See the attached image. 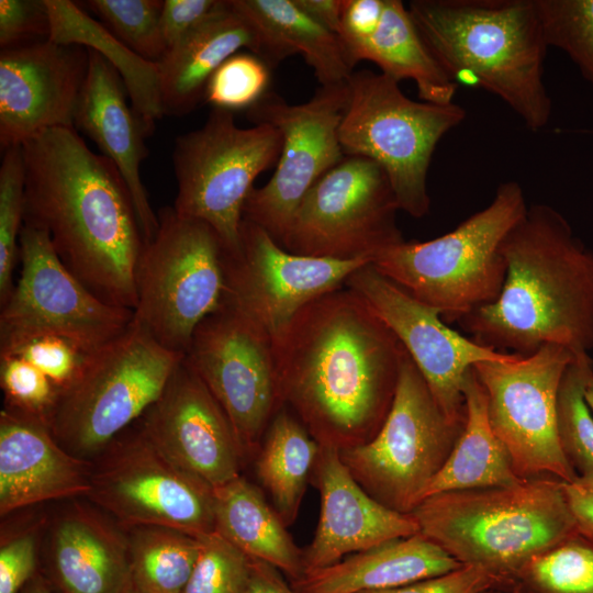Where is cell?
I'll return each instance as SVG.
<instances>
[{
  "mask_svg": "<svg viewBox=\"0 0 593 593\" xmlns=\"http://www.w3.org/2000/svg\"><path fill=\"white\" fill-rule=\"evenodd\" d=\"M507 593H593V540L577 533L530 558Z\"/></svg>",
  "mask_w": 593,
  "mask_h": 593,
  "instance_id": "e575fe53",
  "label": "cell"
},
{
  "mask_svg": "<svg viewBox=\"0 0 593 593\" xmlns=\"http://www.w3.org/2000/svg\"><path fill=\"white\" fill-rule=\"evenodd\" d=\"M562 488L578 533L593 540V475H578Z\"/></svg>",
  "mask_w": 593,
  "mask_h": 593,
  "instance_id": "681fc988",
  "label": "cell"
},
{
  "mask_svg": "<svg viewBox=\"0 0 593 593\" xmlns=\"http://www.w3.org/2000/svg\"><path fill=\"white\" fill-rule=\"evenodd\" d=\"M518 182L501 183L491 203L455 230L426 242L402 240L371 265L416 300L439 311L446 323L494 302L503 288L502 244L527 211Z\"/></svg>",
  "mask_w": 593,
  "mask_h": 593,
  "instance_id": "8992f818",
  "label": "cell"
},
{
  "mask_svg": "<svg viewBox=\"0 0 593 593\" xmlns=\"http://www.w3.org/2000/svg\"><path fill=\"white\" fill-rule=\"evenodd\" d=\"M281 396L320 446L362 445L391 409L404 347L346 286L303 307L273 342Z\"/></svg>",
  "mask_w": 593,
  "mask_h": 593,
  "instance_id": "6da1fadb",
  "label": "cell"
},
{
  "mask_svg": "<svg viewBox=\"0 0 593 593\" xmlns=\"http://www.w3.org/2000/svg\"><path fill=\"white\" fill-rule=\"evenodd\" d=\"M348 104L338 138L345 155L362 156L387 172L399 208L415 219L430 209L427 175L439 141L466 118L454 103L414 101L399 81L370 69L347 79Z\"/></svg>",
  "mask_w": 593,
  "mask_h": 593,
  "instance_id": "ba28073f",
  "label": "cell"
},
{
  "mask_svg": "<svg viewBox=\"0 0 593 593\" xmlns=\"http://www.w3.org/2000/svg\"><path fill=\"white\" fill-rule=\"evenodd\" d=\"M507 583L501 577L477 566L462 564L450 572L398 588L360 593H506Z\"/></svg>",
  "mask_w": 593,
  "mask_h": 593,
  "instance_id": "f6af8a7d",
  "label": "cell"
},
{
  "mask_svg": "<svg viewBox=\"0 0 593 593\" xmlns=\"http://www.w3.org/2000/svg\"><path fill=\"white\" fill-rule=\"evenodd\" d=\"M294 2L314 21L338 35L344 0H294Z\"/></svg>",
  "mask_w": 593,
  "mask_h": 593,
  "instance_id": "816d5d0a",
  "label": "cell"
},
{
  "mask_svg": "<svg viewBox=\"0 0 593 593\" xmlns=\"http://www.w3.org/2000/svg\"><path fill=\"white\" fill-rule=\"evenodd\" d=\"M411 514L419 533L461 564L504 579L506 593L524 563L578 533L562 481L552 475L434 494Z\"/></svg>",
  "mask_w": 593,
  "mask_h": 593,
  "instance_id": "5b68a950",
  "label": "cell"
},
{
  "mask_svg": "<svg viewBox=\"0 0 593 593\" xmlns=\"http://www.w3.org/2000/svg\"><path fill=\"white\" fill-rule=\"evenodd\" d=\"M0 355H16L42 371L59 391L78 376L88 354L58 336L29 339Z\"/></svg>",
  "mask_w": 593,
  "mask_h": 593,
  "instance_id": "7bdbcfd3",
  "label": "cell"
},
{
  "mask_svg": "<svg viewBox=\"0 0 593 593\" xmlns=\"http://www.w3.org/2000/svg\"><path fill=\"white\" fill-rule=\"evenodd\" d=\"M320 448L286 406L267 428L256 455V473L286 526L296 519Z\"/></svg>",
  "mask_w": 593,
  "mask_h": 593,
  "instance_id": "d6a6232c",
  "label": "cell"
},
{
  "mask_svg": "<svg viewBox=\"0 0 593 593\" xmlns=\"http://www.w3.org/2000/svg\"><path fill=\"white\" fill-rule=\"evenodd\" d=\"M410 15L448 77L504 101L537 132L552 103L544 82L546 44L535 0H413Z\"/></svg>",
  "mask_w": 593,
  "mask_h": 593,
  "instance_id": "277c9868",
  "label": "cell"
},
{
  "mask_svg": "<svg viewBox=\"0 0 593 593\" xmlns=\"http://www.w3.org/2000/svg\"><path fill=\"white\" fill-rule=\"evenodd\" d=\"M383 10L384 0H344L338 36L349 60L351 52L376 33Z\"/></svg>",
  "mask_w": 593,
  "mask_h": 593,
  "instance_id": "c3c4849f",
  "label": "cell"
},
{
  "mask_svg": "<svg viewBox=\"0 0 593 593\" xmlns=\"http://www.w3.org/2000/svg\"><path fill=\"white\" fill-rule=\"evenodd\" d=\"M312 474L321 496V512L314 537L303 550L304 572L419 533L412 514L384 506L362 489L342 461L338 449L321 446Z\"/></svg>",
  "mask_w": 593,
  "mask_h": 593,
  "instance_id": "7402d4cb",
  "label": "cell"
},
{
  "mask_svg": "<svg viewBox=\"0 0 593 593\" xmlns=\"http://www.w3.org/2000/svg\"><path fill=\"white\" fill-rule=\"evenodd\" d=\"M499 298L460 318L493 350L530 356L546 345L593 357V249L555 208L528 205L507 233Z\"/></svg>",
  "mask_w": 593,
  "mask_h": 593,
  "instance_id": "3957f363",
  "label": "cell"
},
{
  "mask_svg": "<svg viewBox=\"0 0 593 593\" xmlns=\"http://www.w3.org/2000/svg\"><path fill=\"white\" fill-rule=\"evenodd\" d=\"M220 0H164L160 27L167 51L200 26Z\"/></svg>",
  "mask_w": 593,
  "mask_h": 593,
  "instance_id": "7dc6e473",
  "label": "cell"
},
{
  "mask_svg": "<svg viewBox=\"0 0 593 593\" xmlns=\"http://www.w3.org/2000/svg\"><path fill=\"white\" fill-rule=\"evenodd\" d=\"M126 593H139V592H137V591H135L134 589L131 588Z\"/></svg>",
  "mask_w": 593,
  "mask_h": 593,
  "instance_id": "11a10c76",
  "label": "cell"
},
{
  "mask_svg": "<svg viewBox=\"0 0 593 593\" xmlns=\"http://www.w3.org/2000/svg\"><path fill=\"white\" fill-rule=\"evenodd\" d=\"M137 422L165 457L213 489L240 475L244 459L231 422L184 356Z\"/></svg>",
  "mask_w": 593,
  "mask_h": 593,
  "instance_id": "44dd1931",
  "label": "cell"
},
{
  "mask_svg": "<svg viewBox=\"0 0 593 593\" xmlns=\"http://www.w3.org/2000/svg\"><path fill=\"white\" fill-rule=\"evenodd\" d=\"M461 566L439 545L418 533L306 571L291 580L290 585L296 593H360L402 586Z\"/></svg>",
  "mask_w": 593,
  "mask_h": 593,
  "instance_id": "4316f807",
  "label": "cell"
},
{
  "mask_svg": "<svg viewBox=\"0 0 593 593\" xmlns=\"http://www.w3.org/2000/svg\"><path fill=\"white\" fill-rule=\"evenodd\" d=\"M214 517L215 530L248 557L273 566L290 581L304 573L303 550L261 491L244 477L214 488Z\"/></svg>",
  "mask_w": 593,
  "mask_h": 593,
  "instance_id": "f1b7e54d",
  "label": "cell"
},
{
  "mask_svg": "<svg viewBox=\"0 0 593 593\" xmlns=\"http://www.w3.org/2000/svg\"><path fill=\"white\" fill-rule=\"evenodd\" d=\"M25 169L22 148L3 150L0 167V306L8 300L19 261V240L24 225Z\"/></svg>",
  "mask_w": 593,
  "mask_h": 593,
  "instance_id": "f35d334b",
  "label": "cell"
},
{
  "mask_svg": "<svg viewBox=\"0 0 593 593\" xmlns=\"http://www.w3.org/2000/svg\"><path fill=\"white\" fill-rule=\"evenodd\" d=\"M91 461L68 452L34 417L0 412V514L37 503L87 496Z\"/></svg>",
  "mask_w": 593,
  "mask_h": 593,
  "instance_id": "603a6c76",
  "label": "cell"
},
{
  "mask_svg": "<svg viewBox=\"0 0 593 593\" xmlns=\"http://www.w3.org/2000/svg\"><path fill=\"white\" fill-rule=\"evenodd\" d=\"M184 359L230 419L243 459L256 456L284 406L272 339L223 303L198 325Z\"/></svg>",
  "mask_w": 593,
  "mask_h": 593,
  "instance_id": "2e32d148",
  "label": "cell"
},
{
  "mask_svg": "<svg viewBox=\"0 0 593 593\" xmlns=\"http://www.w3.org/2000/svg\"><path fill=\"white\" fill-rule=\"evenodd\" d=\"M157 216V232L145 243L136 269L132 322L184 355L198 325L223 305L225 247L209 224L172 206Z\"/></svg>",
  "mask_w": 593,
  "mask_h": 593,
  "instance_id": "9c48e42d",
  "label": "cell"
},
{
  "mask_svg": "<svg viewBox=\"0 0 593 593\" xmlns=\"http://www.w3.org/2000/svg\"><path fill=\"white\" fill-rule=\"evenodd\" d=\"M574 358L567 348L546 345L530 356L473 366L486 393L490 425L521 479L552 475L572 482L578 477L557 432L558 391Z\"/></svg>",
  "mask_w": 593,
  "mask_h": 593,
  "instance_id": "e0dca14e",
  "label": "cell"
},
{
  "mask_svg": "<svg viewBox=\"0 0 593 593\" xmlns=\"http://www.w3.org/2000/svg\"><path fill=\"white\" fill-rule=\"evenodd\" d=\"M0 383L5 409L48 424L60 391L42 371L16 355H0Z\"/></svg>",
  "mask_w": 593,
  "mask_h": 593,
  "instance_id": "b9f144b4",
  "label": "cell"
},
{
  "mask_svg": "<svg viewBox=\"0 0 593 593\" xmlns=\"http://www.w3.org/2000/svg\"><path fill=\"white\" fill-rule=\"evenodd\" d=\"M465 423L449 419L405 350L385 421L367 443L339 450L355 480L374 500L404 514L423 501Z\"/></svg>",
  "mask_w": 593,
  "mask_h": 593,
  "instance_id": "30bf717a",
  "label": "cell"
},
{
  "mask_svg": "<svg viewBox=\"0 0 593 593\" xmlns=\"http://www.w3.org/2000/svg\"><path fill=\"white\" fill-rule=\"evenodd\" d=\"M282 135L269 124L239 127L215 109L198 130L179 135L172 150L175 211L209 224L226 250L239 245L243 208L256 178L277 165Z\"/></svg>",
  "mask_w": 593,
  "mask_h": 593,
  "instance_id": "8fae6325",
  "label": "cell"
},
{
  "mask_svg": "<svg viewBox=\"0 0 593 593\" xmlns=\"http://www.w3.org/2000/svg\"><path fill=\"white\" fill-rule=\"evenodd\" d=\"M19 261V279L1 305L0 353L49 335L90 354L131 325L133 311L93 294L64 265L43 231L23 225Z\"/></svg>",
  "mask_w": 593,
  "mask_h": 593,
  "instance_id": "4fadbf2b",
  "label": "cell"
},
{
  "mask_svg": "<svg viewBox=\"0 0 593 593\" xmlns=\"http://www.w3.org/2000/svg\"><path fill=\"white\" fill-rule=\"evenodd\" d=\"M108 517L75 503L55 521L51 567L61 593H126L132 588L127 535Z\"/></svg>",
  "mask_w": 593,
  "mask_h": 593,
  "instance_id": "d4e9b609",
  "label": "cell"
},
{
  "mask_svg": "<svg viewBox=\"0 0 593 593\" xmlns=\"http://www.w3.org/2000/svg\"><path fill=\"white\" fill-rule=\"evenodd\" d=\"M260 31L273 68L301 54L321 86L347 81L353 74L339 36L307 15L294 0H234Z\"/></svg>",
  "mask_w": 593,
  "mask_h": 593,
  "instance_id": "f546056e",
  "label": "cell"
},
{
  "mask_svg": "<svg viewBox=\"0 0 593 593\" xmlns=\"http://www.w3.org/2000/svg\"><path fill=\"white\" fill-rule=\"evenodd\" d=\"M183 356L132 322L88 354L78 376L60 391L47 424L51 433L68 452L93 459L154 404Z\"/></svg>",
  "mask_w": 593,
  "mask_h": 593,
  "instance_id": "52a82bcc",
  "label": "cell"
},
{
  "mask_svg": "<svg viewBox=\"0 0 593 593\" xmlns=\"http://www.w3.org/2000/svg\"><path fill=\"white\" fill-rule=\"evenodd\" d=\"M368 259L338 260L284 249L259 225L243 219L239 245L224 250L225 304L277 340L312 301L345 287Z\"/></svg>",
  "mask_w": 593,
  "mask_h": 593,
  "instance_id": "ac0fdd59",
  "label": "cell"
},
{
  "mask_svg": "<svg viewBox=\"0 0 593 593\" xmlns=\"http://www.w3.org/2000/svg\"><path fill=\"white\" fill-rule=\"evenodd\" d=\"M49 34L45 0H0L1 49L48 40Z\"/></svg>",
  "mask_w": 593,
  "mask_h": 593,
  "instance_id": "ee69618b",
  "label": "cell"
},
{
  "mask_svg": "<svg viewBox=\"0 0 593 593\" xmlns=\"http://www.w3.org/2000/svg\"><path fill=\"white\" fill-rule=\"evenodd\" d=\"M199 539V556L182 593H246L251 558L216 530Z\"/></svg>",
  "mask_w": 593,
  "mask_h": 593,
  "instance_id": "ab89813d",
  "label": "cell"
},
{
  "mask_svg": "<svg viewBox=\"0 0 593 593\" xmlns=\"http://www.w3.org/2000/svg\"><path fill=\"white\" fill-rule=\"evenodd\" d=\"M240 48L269 65L267 44L234 0H220L213 13L158 63L164 113L186 115L204 98L216 69Z\"/></svg>",
  "mask_w": 593,
  "mask_h": 593,
  "instance_id": "484cf974",
  "label": "cell"
},
{
  "mask_svg": "<svg viewBox=\"0 0 593 593\" xmlns=\"http://www.w3.org/2000/svg\"><path fill=\"white\" fill-rule=\"evenodd\" d=\"M345 286L394 333L452 422H466L462 388L474 365L519 356L493 350L450 328L438 310L416 300L371 264L354 271Z\"/></svg>",
  "mask_w": 593,
  "mask_h": 593,
  "instance_id": "d6986e66",
  "label": "cell"
},
{
  "mask_svg": "<svg viewBox=\"0 0 593 593\" xmlns=\"http://www.w3.org/2000/svg\"><path fill=\"white\" fill-rule=\"evenodd\" d=\"M36 541L24 533L2 541L0 548V593H19L35 574Z\"/></svg>",
  "mask_w": 593,
  "mask_h": 593,
  "instance_id": "bcb514c9",
  "label": "cell"
},
{
  "mask_svg": "<svg viewBox=\"0 0 593 593\" xmlns=\"http://www.w3.org/2000/svg\"><path fill=\"white\" fill-rule=\"evenodd\" d=\"M398 211L384 169L369 158L345 155L304 195L281 246L303 256L372 262L404 240Z\"/></svg>",
  "mask_w": 593,
  "mask_h": 593,
  "instance_id": "5bb4252c",
  "label": "cell"
},
{
  "mask_svg": "<svg viewBox=\"0 0 593 593\" xmlns=\"http://www.w3.org/2000/svg\"><path fill=\"white\" fill-rule=\"evenodd\" d=\"M90 461L86 497L118 525L161 526L194 537L215 532L214 489L165 457L139 424Z\"/></svg>",
  "mask_w": 593,
  "mask_h": 593,
  "instance_id": "7c38bea8",
  "label": "cell"
},
{
  "mask_svg": "<svg viewBox=\"0 0 593 593\" xmlns=\"http://www.w3.org/2000/svg\"><path fill=\"white\" fill-rule=\"evenodd\" d=\"M462 393V433L428 484L424 499L448 491L513 485L524 480L515 473L508 450L490 425L486 393L473 368L466 376Z\"/></svg>",
  "mask_w": 593,
  "mask_h": 593,
  "instance_id": "4dcf8cb0",
  "label": "cell"
},
{
  "mask_svg": "<svg viewBox=\"0 0 593 593\" xmlns=\"http://www.w3.org/2000/svg\"><path fill=\"white\" fill-rule=\"evenodd\" d=\"M584 396L590 410L593 413V377L590 379L585 388Z\"/></svg>",
  "mask_w": 593,
  "mask_h": 593,
  "instance_id": "db71d44e",
  "label": "cell"
},
{
  "mask_svg": "<svg viewBox=\"0 0 593 593\" xmlns=\"http://www.w3.org/2000/svg\"><path fill=\"white\" fill-rule=\"evenodd\" d=\"M89 51V70L74 118V127L86 134L123 177L134 202L145 243L158 228L141 178L147 157L148 136L139 116L128 104L127 91L118 71L101 55Z\"/></svg>",
  "mask_w": 593,
  "mask_h": 593,
  "instance_id": "cb8c5ba5",
  "label": "cell"
},
{
  "mask_svg": "<svg viewBox=\"0 0 593 593\" xmlns=\"http://www.w3.org/2000/svg\"><path fill=\"white\" fill-rule=\"evenodd\" d=\"M51 20L49 40L79 45L101 55L122 78L131 105L144 124L147 135L164 113L160 70L115 37L80 4L69 0H45Z\"/></svg>",
  "mask_w": 593,
  "mask_h": 593,
  "instance_id": "83f0119b",
  "label": "cell"
},
{
  "mask_svg": "<svg viewBox=\"0 0 593 593\" xmlns=\"http://www.w3.org/2000/svg\"><path fill=\"white\" fill-rule=\"evenodd\" d=\"M361 60L374 63L381 72L399 82L412 79L422 101L440 105L454 103L458 85L433 57L409 9L400 0H384L378 30L351 52L354 67Z\"/></svg>",
  "mask_w": 593,
  "mask_h": 593,
  "instance_id": "1f68e13d",
  "label": "cell"
},
{
  "mask_svg": "<svg viewBox=\"0 0 593 593\" xmlns=\"http://www.w3.org/2000/svg\"><path fill=\"white\" fill-rule=\"evenodd\" d=\"M22 593H52V590L48 583L38 573H35L23 588Z\"/></svg>",
  "mask_w": 593,
  "mask_h": 593,
  "instance_id": "f5cc1de1",
  "label": "cell"
},
{
  "mask_svg": "<svg viewBox=\"0 0 593 593\" xmlns=\"http://www.w3.org/2000/svg\"><path fill=\"white\" fill-rule=\"evenodd\" d=\"M161 0H88L85 7L128 48L159 63L167 47L163 38Z\"/></svg>",
  "mask_w": 593,
  "mask_h": 593,
  "instance_id": "8d00e7d4",
  "label": "cell"
},
{
  "mask_svg": "<svg viewBox=\"0 0 593 593\" xmlns=\"http://www.w3.org/2000/svg\"><path fill=\"white\" fill-rule=\"evenodd\" d=\"M21 148L24 225L43 231L64 265L93 294L133 311L145 239L119 169L72 127L42 132Z\"/></svg>",
  "mask_w": 593,
  "mask_h": 593,
  "instance_id": "7a4b0ae2",
  "label": "cell"
},
{
  "mask_svg": "<svg viewBox=\"0 0 593 593\" xmlns=\"http://www.w3.org/2000/svg\"><path fill=\"white\" fill-rule=\"evenodd\" d=\"M547 46L563 51L593 89V0H535Z\"/></svg>",
  "mask_w": 593,
  "mask_h": 593,
  "instance_id": "74e56055",
  "label": "cell"
},
{
  "mask_svg": "<svg viewBox=\"0 0 593 593\" xmlns=\"http://www.w3.org/2000/svg\"><path fill=\"white\" fill-rule=\"evenodd\" d=\"M246 593H296L273 566L251 558V574Z\"/></svg>",
  "mask_w": 593,
  "mask_h": 593,
  "instance_id": "f907efd6",
  "label": "cell"
},
{
  "mask_svg": "<svg viewBox=\"0 0 593 593\" xmlns=\"http://www.w3.org/2000/svg\"><path fill=\"white\" fill-rule=\"evenodd\" d=\"M270 69L253 53H236L212 75L203 99L215 109L248 110L268 92Z\"/></svg>",
  "mask_w": 593,
  "mask_h": 593,
  "instance_id": "60d3db41",
  "label": "cell"
},
{
  "mask_svg": "<svg viewBox=\"0 0 593 593\" xmlns=\"http://www.w3.org/2000/svg\"><path fill=\"white\" fill-rule=\"evenodd\" d=\"M89 51L42 40L0 52V145L4 150L56 127H74Z\"/></svg>",
  "mask_w": 593,
  "mask_h": 593,
  "instance_id": "ffe728a7",
  "label": "cell"
},
{
  "mask_svg": "<svg viewBox=\"0 0 593 593\" xmlns=\"http://www.w3.org/2000/svg\"><path fill=\"white\" fill-rule=\"evenodd\" d=\"M127 529L132 589L182 593L199 556V537L161 526Z\"/></svg>",
  "mask_w": 593,
  "mask_h": 593,
  "instance_id": "836d02e7",
  "label": "cell"
},
{
  "mask_svg": "<svg viewBox=\"0 0 593 593\" xmlns=\"http://www.w3.org/2000/svg\"><path fill=\"white\" fill-rule=\"evenodd\" d=\"M489 593H503V592H500V591H492V592H489Z\"/></svg>",
  "mask_w": 593,
  "mask_h": 593,
  "instance_id": "9f6ffc18",
  "label": "cell"
},
{
  "mask_svg": "<svg viewBox=\"0 0 593 593\" xmlns=\"http://www.w3.org/2000/svg\"><path fill=\"white\" fill-rule=\"evenodd\" d=\"M349 99L347 81L321 86L301 104L268 91L246 111L254 124H269L282 135L276 170L254 188L243 208L246 219L281 245L293 215L311 187L345 156L338 130Z\"/></svg>",
  "mask_w": 593,
  "mask_h": 593,
  "instance_id": "9a60e30c",
  "label": "cell"
},
{
  "mask_svg": "<svg viewBox=\"0 0 593 593\" xmlns=\"http://www.w3.org/2000/svg\"><path fill=\"white\" fill-rule=\"evenodd\" d=\"M593 377V357H575L566 369L557 399L561 450L578 475H593V413L584 392Z\"/></svg>",
  "mask_w": 593,
  "mask_h": 593,
  "instance_id": "d590c367",
  "label": "cell"
}]
</instances>
